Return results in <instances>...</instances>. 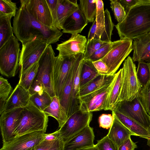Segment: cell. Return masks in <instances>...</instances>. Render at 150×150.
I'll list each match as a JSON object with an SVG mask.
<instances>
[{
	"instance_id": "obj_25",
	"label": "cell",
	"mask_w": 150,
	"mask_h": 150,
	"mask_svg": "<svg viewBox=\"0 0 150 150\" xmlns=\"http://www.w3.org/2000/svg\"><path fill=\"white\" fill-rule=\"evenodd\" d=\"M134 40L132 59L133 62H140L150 51V32Z\"/></svg>"
},
{
	"instance_id": "obj_17",
	"label": "cell",
	"mask_w": 150,
	"mask_h": 150,
	"mask_svg": "<svg viewBox=\"0 0 150 150\" xmlns=\"http://www.w3.org/2000/svg\"><path fill=\"white\" fill-rule=\"evenodd\" d=\"M30 12L45 25L54 27L52 16L46 0H23Z\"/></svg>"
},
{
	"instance_id": "obj_35",
	"label": "cell",
	"mask_w": 150,
	"mask_h": 150,
	"mask_svg": "<svg viewBox=\"0 0 150 150\" xmlns=\"http://www.w3.org/2000/svg\"><path fill=\"white\" fill-rule=\"evenodd\" d=\"M136 74L142 87L146 86L150 81V71L148 63L142 61L138 62Z\"/></svg>"
},
{
	"instance_id": "obj_2",
	"label": "cell",
	"mask_w": 150,
	"mask_h": 150,
	"mask_svg": "<svg viewBox=\"0 0 150 150\" xmlns=\"http://www.w3.org/2000/svg\"><path fill=\"white\" fill-rule=\"evenodd\" d=\"M120 39L132 40L150 32V4L131 8L124 20L115 25Z\"/></svg>"
},
{
	"instance_id": "obj_42",
	"label": "cell",
	"mask_w": 150,
	"mask_h": 150,
	"mask_svg": "<svg viewBox=\"0 0 150 150\" xmlns=\"http://www.w3.org/2000/svg\"><path fill=\"white\" fill-rule=\"evenodd\" d=\"M112 42L108 43L101 47L94 52L87 59L92 62L96 61L103 58L111 49Z\"/></svg>"
},
{
	"instance_id": "obj_26",
	"label": "cell",
	"mask_w": 150,
	"mask_h": 150,
	"mask_svg": "<svg viewBox=\"0 0 150 150\" xmlns=\"http://www.w3.org/2000/svg\"><path fill=\"white\" fill-rule=\"evenodd\" d=\"M116 73L114 84L108 93L104 104V110H113L117 103L122 79V68Z\"/></svg>"
},
{
	"instance_id": "obj_52",
	"label": "cell",
	"mask_w": 150,
	"mask_h": 150,
	"mask_svg": "<svg viewBox=\"0 0 150 150\" xmlns=\"http://www.w3.org/2000/svg\"><path fill=\"white\" fill-rule=\"evenodd\" d=\"M141 61L144 62L146 61L149 62H150V51L142 59Z\"/></svg>"
},
{
	"instance_id": "obj_13",
	"label": "cell",
	"mask_w": 150,
	"mask_h": 150,
	"mask_svg": "<svg viewBox=\"0 0 150 150\" xmlns=\"http://www.w3.org/2000/svg\"><path fill=\"white\" fill-rule=\"evenodd\" d=\"M45 133L34 132L15 137L3 145L0 150H32L44 139Z\"/></svg>"
},
{
	"instance_id": "obj_24",
	"label": "cell",
	"mask_w": 150,
	"mask_h": 150,
	"mask_svg": "<svg viewBox=\"0 0 150 150\" xmlns=\"http://www.w3.org/2000/svg\"><path fill=\"white\" fill-rule=\"evenodd\" d=\"M43 111L48 117L51 116L56 119L59 128L68 118L65 109L60 104L59 98L56 96L52 97L51 102Z\"/></svg>"
},
{
	"instance_id": "obj_7",
	"label": "cell",
	"mask_w": 150,
	"mask_h": 150,
	"mask_svg": "<svg viewBox=\"0 0 150 150\" xmlns=\"http://www.w3.org/2000/svg\"><path fill=\"white\" fill-rule=\"evenodd\" d=\"M132 50V40L120 39L112 42L110 50L101 59L108 67L107 75H113L115 74L122 62Z\"/></svg>"
},
{
	"instance_id": "obj_5",
	"label": "cell",
	"mask_w": 150,
	"mask_h": 150,
	"mask_svg": "<svg viewBox=\"0 0 150 150\" xmlns=\"http://www.w3.org/2000/svg\"><path fill=\"white\" fill-rule=\"evenodd\" d=\"M14 35L0 48V72L8 77L14 76L19 63L20 44Z\"/></svg>"
},
{
	"instance_id": "obj_22",
	"label": "cell",
	"mask_w": 150,
	"mask_h": 150,
	"mask_svg": "<svg viewBox=\"0 0 150 150\" xmlns=\"http://www.w3.org/2000/svg\"><path fill=\"white\" fill-rule=\"evenodd\" d=\"M77 0H58L56 20L54 27L59 30L66 18L79 7Z\"/></svg>"
},
{
	"instance_id": "obj_6",
	"label": "cell",
	"mask_w": 150,
	"mask_h": 150,
	"mask_svg": "<svg viewBox=\"0 0 150 150\" xmlns=\"http://www.w3.org/2000/svg\"><path fill=\"white\" fill-rule=\"evenodd\" d=\"M56 59L51 45H48L38 62L39 67L35 78L42 83L45 91L52 98L56 96L54 77V67Z\"/></svg>"
},
{
	"instance_id": "obj_38",
	"label": "cell",
	"mask_w": 150,
	"mask_h": 150,
	"mask_svg": "<svg viewBox=\"0 0 150 150\" xmlns=\"http://www.w3.org/2000/svg\"><path fill=\"white\" fill-rule=\"evenodd\" d=\"M108 43L95 38L87 42L85 51L83 54V59H87L94 52Z\"/></svg>"
},
{
	"instance_id": "obj_15",
	"label": "cell",
	"mask_w": 150,
	"mask_h": 150,
	"mask_svg": "<svg viewBox=\"0 0 150 150\" xmlns=\"http://www.w3.org/2000/svg\"><path fill=\"white\" fill-rule=\"evenodd\" d=\"M71 35L69 39L57 45L56 49L59 52L58 56L67 57L84 54L87 42L86 37L79 34Z\"/></svg>"
},
{
	"instance_id": "obj_4",
	"label": "cell",
	"mask_w": 150,
	"mask_h": 150,
	"mask_svg": "<svg viewBox=\"0 0 150 150\" xmlns=\"http://www.w3.org/2000/svg\"><path fill=\"white\" fill-rule=\"evenodd\" d=\"M122 69V79L117 103L131 101L138 97L142 88L137 77L135 64L130 56L125 60Z\"/></svg>"
},
{
	"instance_id": "obj_41",
	"label": "cell",
	"mask_w": 150,
	"mask_h": 150,
	"mask_svg": "<svg viewBox=\"0 0 150 150\" xmlns=\"http://www.w3.org/2000/svg\"><path fill=\"white\" fill-rule=\"evenodd\" d=\"M139 97L146 111L150 115V81L145 86L142 87Z\"/></svg>"
},
{
	"instance_id": "obj_29",
	"label": "cell",
	"mask_w": 150,
	"mask_h": 150,
	"mask_svg": "<svg viewBox=\"0 0 150 150\" xmlns=\"http://www.w3.org/2000/svg\"><path fill=\"white\" fill-rule=\"evenodd\" d=\"M13 17L11 15L0 14V48L13 35L11 22Z\"/></svg>"
},
{
	"instance_id": "obj_46",
	"label": "cell",
	"mask_w": 150,
	"mask_h": 150,
	"mask_svg": "<svg viewBox=\"0 0 150 150\" xmlns=\"http://www.w3.org/2000/svg\"><path fill=\"white\" fill-rule=\"evenodd\" d=\"M30 96L36 93H41L45 91L42 83L38 80L35 79L29 90Z\"/></svg>"
},
{
	"instance_id": "obj_53",
	"label": "cell",
	"mask_w": 150,
	"mask_h": 150,
	"mask_svg": "<svg viewBox=\"0 0 150 150\" xmlns=\"http://www.w3.org/2000/svg\"><path fill=\"white\" fill-rule=\"evenodd\" d=\"M78 150H99L95 145L94 146H92L83 148L79 149Z\"/></svg>"
},
{
	"instance_id": "obj_43",
	"label": "cell",
	"mask_w": 150,
	"mask_h": 150,
	"mask_svg": "<svg viewBox=\"0 0 150 150\" xmlns=\"http://www.w3.org/2000/svg\"><path fill=\"white\" fill-rule=\"evenodd\" d=\"M95 145L99 150H118L115 144L107 135L98 141Z\"/></svg>"
},
{
	"instance_id": "obj_56",
	"label": "cell",
	"mask_w": 150,
	"mask_h": 150,
	"mask_svg": "<svg viewBox=\"0 0 150 150\" xmlns=\"http://www.w3.org/2000/svg\"><path fill=\"white\" fill-rule=\"evenodd\" d=\"M148 64H149V70H150V62L149 63H148Z\"/></svg>"
},
{
	"instance_id": "obj_28",
	"label": "cell",
	"mask_w": 150,
	"mask_h": 150,
	"mask_svg": "<svg viewBox=\"0 0 150 150\" xmlns=\"http://www.w3.org/2000/svg\"><path fill=\"white\" fill-rule=\"evenodd\" d=\"M100 75L92 62L83 59L80 72V88Z\"/></svg>"
},
{
	"instance_id": "obj_34",
	"label": "cell",
	"mask_w": 150,
	"mask_h": 150,
	"mask_svg": "<svg viewBox=\"0 0 150 150\" xmlns=\"http://www.w3.org/2000/svg\"><path fill=\"white\" fill-rule=\"evenodd\" d=\"M64 143L61 137L52 141L43 139L32 150H64Z\"/></svg>"
},
{
	"instance_id": "obj_8",
	"label": "cell",
	"mask_w": 150,
	"mask_h": 150,
	"mask_svg": "<svg viewBox=\"0 0 150 150\" xmlns=\"http://www.w3.org/2000/svg\"><path fill=\"white\" fill-rule=\"evenodd\" d=\"M22 44L19 59L20 75L38 62L48 45L42 38L37 37Z\"/></svg>"
},
{
	"instance_id": "obj_10",
	"label": "cell",
	"mask_w": 150,
	"mask_h": 150,
	"mask_svg": "<svg viewBox=\"0 0 150 150\" xmlns=\"http://www.w3.org/2000/svg\"><path fill=\"white\" fill-rule=\"evenodd\" d=\"M113 110L133 120L146 129L150 125V116L139 97L131 101L123 100L118 102Z\"/></svg>"
},
{
	"instance_id": "obj_21",
	"label": "cell",
	"mask_w": 150,
	"mask_h": 150,
	"mask_svg": "<svg viewBox=\"0 0 150 150\" xmlns=\"http://www.w3.org/2000/svg\"><path fill=\"white\" fill-rule=\"evenodd\" d=\"M112 115L113 117V122L107 135L118 149L131 135L137 136L124 125L112 111Z\"/></svg>"
},
{
	"instance_id": "obj_11",
	"label": "cell",
	"mask_w": 150,
	"mask_h": 150,
	"mask_svg": "<svg viewBox=\"0 0 150 150\" xmlns=\"http://www.w3.org/2000/svg\"><path fill=\"white\" fill-rule=\"evenodd\" d=\"M78 54L56 57L54 67V83L55 95L58 97L63 91Z\"/></svg>"
},
{
	"instance_id": "obj_3",
	"label": "cell",
	"mask_w": 150,
	"mask_h": 150,
	"mask_svg": "<svg viewBox=\"0 0 150 150\" xmlns=\"http://www.w3.org/2000/svg\"><path fill=\"white\" fill-rule=\"evenodd\" d=\"M48 117L30 101L21 111L18 125L14 132V137L34 132H45Z\"/></svg>"
},
{
	"instance_id": "obj_39",
	"label": "cell",
	"mask_w": 150,
	"mask_h": 150,
	"mask_svg": "<svg viewBox=\"0 0 150 150\" xmlns=\"http://www.w3.org/2000/svg\"><path fill=\"white\" fill-rule=\"evenodd\" d=\"M18 9L16 3L11 0H0V14L15 17Z\"/></svg>"
},
{
	"instance_id": "obj_32",
	"label": "cell",
	"mask_w": 150,
	"mask_h": 150,
	"mask_svg": "<svg viewBox=\"0 0 150 150\" xmlns=\"http://www.w3.org/2000/svg\"><path fill=\"white\" fill-rule=\"evenodd\" d=\"M97 12L95 20L97 24V30L94 38L100 39L103 34L105 24V17L103 3L102 0H96Z\"/></svg>"
},
{
	"instance_id": "obj_20",
	"label": "cell",
	"mask_w": 150,
	"mask_h": 150,
	"mask_svg": "<svg viewBox=\"0 0 150 150\" xmlns=\"http://www.w3.org/2000/svg\"><path fill=\"white\" fill-rule=\"evenodd\" d=\"M88 23L79 6L78 8L65 20L63 25L62 32L71 35L79 34L81 32Z\"/></svg>"
},
{
	"instance_id": "obj_37",
	"label": "cell",
	"mask_w": 150,
	"mask_h": 150,
	"mask_svg": "<svg viewBox=\"0 0 150 150\" xmlns=\"http://www.w3.org/2000/svg\"><path fill=\"white\" fill-rule=\"evenodd\" d=\"M105 24L103 33L100 40L108 43L112 42L111 37L112 31L115 26L112 22L109 11L108 9L104 11Z\"/></svg>"
},
{
	"instance_id": "obj_47",
	"label": "cell",
	"mask_w": 150,
	"mask_h": 150,
	"mask_svg": "<svg viewBox=\"0 0 150 150\" xmlns=\"http://www.w3.org/2000/svg\"><path fill=\"white\" fill-rule=\"evenodd\" d=\"M46 1L52 16L53 26L54 27L56 20L58 0H46Z\"/></svg>"
},
{
	"instance_id": "obj_23",
	"label": "cell",
	"mask_w": 150,
	"mask_h": 150,
	"mask_svg": "<svg viewBox=\"0 0 150 150\" xmlns=\"http://www.w3.org/2000/svg\"><path fill=\"white\" fill-rule=\"evenodd\" d=\"M113 75H100L80 88L78 98L93 92L110 83L116 76ZM80 100V99H79Z\"/></svg>"
},
{
	"instance_id": "obj_14",
	"label": "cell",
	"mask_w": 150,
	"mask_h": 150,
	"mask_svg": "<svg viewBox=\"0 0 150 150\" xmlns=\"http://www.w3.org/2000/svg\"><path fill=\"white\" fill-rule=\"evenodd\" d=\"M23 108L14 109L0 114V127L3 144L12 140L14 132L19 123L20 116Z\"/></svg>"
},
{
	"instance_id": "obj_1",
	"label": "cell",
	"mask_w": 150,
	"mask_h": 150,
	"mask_svg": "<svg viewBox=\"0 0 150 150\" xmlns=\"http://www.w3.org/2000/svg\"><path fill=\"white\" fill-rule=\"evenodd\" d=\"M14 17L13 32L22 43L36 38H42L49 45L58 41L62 35L60 30L47 26L38 21L29 12L23 0Z\"/></svg>"
},
{
	"instance_id": "obj_19",
	"label": "cell",
	"mask_w": 150,
	"mask_h": 150,
	"mask_svg": "<svg viewBox=\"0 0 150 150\" xmlns=\"http://www.w3.org/2000/svg\"><path fill=\"white\" fill-rule=\"evenodd\" d=\"M30 96L28 91L18 83L7 99L3 112L25 107L29 104Z\"/></svg>"
},
{
	"instance_id": "obj_54",
	"label": "cell",
	"mask_w": 150,
	"mask_h": 150,
	"mask_svg": "<svg viewBox=\"0 0 150 150\" xmlns=\"http://www.w3.org/2000/svg\"><path fill=\"white\" fill-rule=\"evenodd\" d=\"M146 139H147V144L150 148V137L147 138ZM149 150H150V148Z\"/></svg>"
},
{
	"instance_id": "obj_18",
	"label": "cell",
	"mask_w": 150,
	"mask_h": 150,
	"mask_svg": "<svg viewBox=\"0 0 150 150\" xmlns=\"http://www.w3.org/2000/svg\"><path fill=\"white\" fill-rule=\"evenodd\" d=\"M93 129L89 125L64 144V150H78L94 146Z\"/></svg>"
},
{
	"instance_id": "obj_36",
	"label": "cell",
	"mask_w": 150,
	"mask_h": 150,
	"mask_svg": "<svg viewBox=\"0 0 150 150\" xmlns=\"http://www.w3.org/2000/svg\"><path fill=\"white\" fill-rule=\"evenodd\" d=\"M12 88L7 79L0 77V114L3 111L6 102Z\"/></svg>"
},
{
	"instance_id": "obj_31",
	"label": "cell",
	"mask_w": 150,
	"mask_h": 150,
	"mask_svg": "<svg viewBox=\"0 0 150 150\" xmlns=\"http://www.w3.org/2000/svg\"><path fill=\"white\" fill-rule=\"evenodd\" d=\"M79 6L88 22H93L97 12L96 0L79 1Z\"/></svg>"
},
{
	"instance_id": "obj_44",
	"label": "cell",
	"mask_w": 150,
	"mask_h": 150,
	"mask_svg": "<svg viewBox=\"0 0 150 150\" xmlns=\"http://www.w3.org/2000/svg\"><path fill=\"white\" fill-rule=\"evenodd\" d=\"M119 1L124 7L126 13L131 8L135 6L150 4V0H120Z\"/></svg>"
},
{
	"instance_id": "obj_27",
	"label": "cell",
	"mask_w": 150,
	"mask_h": 150,
	"mask_svg": "<svg viewBox=\"0 0 150 150\" xmlns=\"http://www.w3.org/2000/svg\"><path fill=\"white\" fill-rule=\"evenodd\" d=\"M112 111L124 125L137 136L146 139L150 137L147 130L144 127L117 111L113 110Z\"/></svg>"
},
{
	"instance_id": "obj_30",
	"label": "cell",
	"mask_w": 150,
	"mask_h": 150,
	"mask_svg": "<svg viewBox=\"0 0 150 150\" xmlns=\"http://www.w3.org/2000/svg\"><path fill=\"white\" fill-rule=\"evenodd\" d=\"M38 67V62L35 63L23 73L19 75L18 83L28 91L37 75Z\"/></svg>"
},
{
	"instance_id": "obj_12",
	"label": "cell",
	"mask_w": 150,
	"mask_h": 150,
	"mask_svg": "<svg viewBox=\"0 0 150 150\" xmlns=\"http://www.w3.org/2000/svg\"><path fill=\"white\" fill-rule=\"evenodd\" d=\"M110 84L88 94L79 98L80 110L83 112H92L104 109L108 96L114 84L116 75Z\"/></svg>"
},
{
	"instance_id": "obj_51",
	"label": "cell",
	"mask_w": 150,
	"mask_h": 150,
	"mask_svg": "<svg viewBox=\"0 0 150 150\" xmlns=\"http://www.w3.org/2000/svg\"><path fill=\"white\" fill-rule=\"evenodd\" d=\"M61 137L59 130L50 134H45L44 139L47 141H52Z\"/></svg>"
},
{
	"instance_id": "obj_45",
	"label": "cell",
	"mask_w": 150,
	"mask_h": 150,
	"mask_svg": "<svg viewBox=\"0 0 150 150\" xmlns=\"http://www.w3.org/2000/svg\"><path fill=\"white\" fill-rule=\"evenodd\" d=\"M113 120V117L111 114H103L98 118L99 127L106 129H110Z\"/></svg>"
},
{
	"instance_id": "obj_33",
	"label": "cell",
	"mask_w": 150,
	"mask_h": 150,
	"mask_svg": "<svg viewBox=\"0 0 150 150\" xmlns=\"http://www.w3.org/2000/svg\"><path fill=\"white\" fill-rule=\"evenodd\" d=\"M52 98L45 91L31 96L30 101L40 110L43 111L50 104Z\"/></svg>"
},
{
	"instance_id": "obj_48",
	"label": "cell",
	"mask_w": 150,
	"mask_h": 150,
	"mask_svg": "<svg viewBox=\"0 0 150 150\" xmlns=\"http://www.w3.org/2000/svg\"><path fill=\"white\" fill-rule=\"evenodd\" d=\"M94 67L100 75H107L108 69L105 64L101 59L92 62Z\"/></svg>"
},
{
	"instance_id": "obj_16",
	"label": "cell",
	"mask_w": 150,
	"mask_h": 150,
	"mask_svg": "<svg viewBox=\"0 0 150 150\" xmlns=\"http://www.w3.org/2000/svg\"><path fill=\"white\" fill-rule=\"evenodd\" d=\"M83 59V54H78L69 73L63 91L59 97L61 104L64 108L68 118L70 116L72 93L74 79L78 68Z\"/></svg>"
},
{
	"instance_id": "obj_55",
	"label": "cell",
	"mask_w": 150,
	"mask_h": 150,
	"mask_svg": "<svg viewBox=\"0 0 150 150\" xmlns=\"http://www.w3.org/2000/svg\"><path fill=\"white\" fill-rule=\"evenodd\" d=\"M147 130L149 134L150 137V125L149 127H148L147 129Z\"/></svg>"
},
{
	"instance_id": "obj_49",
	"label": "cell",
	"mask_w": 150,
	"mask_h": 150,
	"mask_svg": "<svg viewBox=\"0 0 150 150\" xmlns=\"http://www.w3.org/2000/svg\"><path fill=\"white\" fill-rule=\"evenodd\" d=\"M137 147L136 143L129 138L124 142L118 148V150H134Z\"/></svg>"
},
{
	"instance_id": "obj_50",
	"label": "cell",
	"mask_w": 150,
	"mask_h": 150,
	"mask_svg": "<svg viewBox=\"0 0 150 150\" xmlns=\"http://www.w3.org/2000/svg\"><path fill=\"white\" fill-rule=\"evenodd\" d=\"M96 30L97 24L96 21L95 19V20L93 22V23L89 32L87 39V42L94 38L96 35Z\"/></svg>"
},
{
	"instance_id": "obj_9",
	"label": "cell",
	"mask_w": 150,
	"mask_h": 150,
	"mask_svg": "<svg viewBox=\"0 0 150 150\" xmlns=\"http://www.w3.org/2000/svg\"><path fill=\"white\" fill-rule=\"evenodd\" d=\"M92 117L91 112H83L80 110L70 116L59 129L64 144L89 125Z\"/></svg>"
},
{
	"instance_id": "obj_40",
	"label": "cell",
	"mask_w": 150,
	"mask_h": 150,
	"mask_svg": "<svg viewBox=\"0 0 150 150\" xmlns=\"http://www.w3.org/2000/svg\"><path fill=\"white\" fill-rule=\"evenodd\" d=\"M110 8L115 18L118 23L122 22L125 17L127 13L123 6L119 0H110Z\"/></svg>"
}]
</instances>
